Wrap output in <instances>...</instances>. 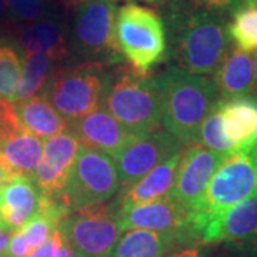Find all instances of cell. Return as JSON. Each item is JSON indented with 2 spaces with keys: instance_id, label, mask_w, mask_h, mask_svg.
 I'll list each match as a JSON object with an SVG mask.
<instances>
[{
  "instance_id": "cell-27",
  "label": "cell",
  "mask_w": 257,
  "mask_h": 257,
  "mask_svg": "<svg viewBox=\"0 0 257 257\" xmlns=\"http://www.w3.org/2000/svg\"><path fill=\"white\" fill-rule=\"evenodd\" d=\"M197 143L210 149V150H214V152H219L223 155H230V146L226 138H224V135H223V128H221V114L219 101L213 107V110L207 114V117L203 120L200 130H199Z\"/></svg>"
},
{
  "instance_id": "cell-29",
  "label": "cell",
  "mask_w": 257,
  "mask_h": 257,
  "mask_svg": "<svg viewBox=\"0 0 257 257\" xmlns=\"http://www.w3.org/2000/svg\"><path fill=\"white\" fill-rule=\"evenodd\" d=\"M64 234L62 226H60L43 244H40L39 247L35 248L29 257H56V253L62 246Z\"/></svg>"
},
{
  "instance_id": "cell-10",
  "label": "cell",
  "mask_w": 257,
  "mask_h": 257,
  "mask_svg": "<svg viewBox=\"0 0 257 257\" xmlns=\"http://www.w3.org/2000/svg\"><path fill=\"white\" fill-rule=\"evenodd\" d=\"M226 156L199 143L184 147L175 183L169 194L187 210L193 211L203 199L207 184Z\"/></svg>"
},
{
  "instance_id": "cell-4",
  "label": "cell",
  "mask_w": 257,
  "mask_h": 257,
  "mask_svg": "<svg viewBox=\"0 0 257 257\" xmlns=\"http://www.w3.org/2000/svg\"><path fill=\"white\" fill-rule=\"evenodd\" d=\"M257 194V142L248 149L224 157L207 184L197 207L190 211L189 241L196 243L197 231L206 220Z\"/></svg>"
},
{
  "instance_id": "cell-40",
  "label": "cell",
  "mask_w": 257,
  "mask_h": 257,
  "mask_svg": "<svg viewBox=\"0 0 257 257\" xmlns=\"http://www.w3.org/2000/svg\"><path fill=\"white\" fill-rule=\"evenodd\" d=\"M243 2H256V0H243Z\"/></svg>"
},
{
  "instance_id": "cell-33",
  "label": "cell",
  "mask_w": 257,
  "mask_h": 257,
  "mask_svg": "<svg viewBox=\"0 0 257 257\" xmlns=\"http://www.w3.org/2000/svg\"><path fill=\"white\" fill-rule=\"evenodd\" d=\"M64 234V233H63ZM56 257H74V253L72 247H70V244H69V241L66 240L64 237L63 243H62V246L60 248L57 250V253H56Z\"/></svg>"
},
{
  "instance_id": "cell-13",
  "label": "cell",
  "mask_w": 257,
  "mask_h": 257,
  "mask_svg": "<svg viewBox=\"0 0 257 257\" xmlns=\"http://www.w3.org/2000/svg\"><path fill=\"white\" fill-rule=\"evenodd\" d=\"M79 147V140L69 127L43 143V155L32 177L43 196L62 199L64 183Z\"/></svg>"
},
{
  "instance_id": "cell-1",
  "label": "cell",
  "mask_w": 257,
  "mask_h": 257,
  "mask_svg": "<svg viewBox=\"0 0 257 257\" xmlns=\"http://www.w3.org/2000/svg\"><path fill=\"white\" fill-rule=\"evenodd\" d=\"M167 22V56L176 66L199 76L214 73L230 42L227 23L221 15L203 9H173Z\"/></svg>"
},
{
  "instance_id": "cell-23",
  "label": "cell",
  "mask_w": 257,
  "mask_h": 257,
  "mask_svg": "<svg viewBox=\"0 0 257 257\" xmlns=\"http://www.w3.org/2000/svg\"><path fill=\"white\" fill-rule=\"evenodd\" d=\"M19 43L25 57L46 53L53 62L62 60L67 53V45L60 26L53 20H36L19 32Z\"/></svg>"
},
{
  "instance_id": "cell-5",
  "label": "cell",
  "mask_w": 257,
  "mask_h": 257,
  "mask_svg": "<svg viewBox=\"0 0 257 257\" xmlns=\"http://www.w3.org/2000/svg\"><path fill=\"white\" fill-rule=\"evenodd\" d=\"M114 39L128 67L140 74H149L167 56L163 19L156 10L138 3H127L117 9Z\"/></svg>"
},
{
  "instance_id": "cell-28",
  "label": "cell",
  "mask_w": 257,
  "mask_h": 257,
  "mask_svg": "<svg viewBox=\"0 0 257 257\" xmlns=\"http://www.w3.org/2000/svg\"><path fill=\"white\" fill-rule=\"evenodd\" d=\"M5 3L20 20H36L43 13L42 0H5Z\"/></svg>"
},
{
  "instance_id": "cell-37",
  "label": "cell",
  "mask_w": 257,
  "mask_h": 257,
  "mask_svg": "<svg viewBox=\"0 0 257 257\" xmlns=\"http://www.w3.org/2000/svg\"><path fill=\"white\" fill-rule=\"evenodd\" d=\"M64 3L67 5V6H72V8H77L80 3H83V2H86V0H63Z\"/></svg>"
},
{
  "instance_id": "cell-34",
  "label": "cell",
  "mask_w": 257,
  "mask_h": 257,
  "mask_svg": "<svg viewBox=\"0 0 257 257\" xmlns=\"http://www.w3.org/2000/svg\"><path fill=\"white\" fill-rule=\"evenodd\" d=\"M10 179H12V177H10V176L8 175V172L3 169V166L0 165V193H2V189L5 187V184L8 183Z\"/></svg>"
},
{
  "instance_id": "cell-38",
  "label": "cell",
  "mask_w": 257,
  "mask_h": 257,
  "mask_svg": "<svg viewBox=\"0 0 257 257\" xmlns=\"http://www.w3.org/2000/svg\"><path fill=\"white\" fill-rule=\"evenodd\" d=\"M5 9H6V3H5V0H0V16L5 13Z\"/></svg>"
},
{
  "instance_id": "cell-35",
  "label": "cell",
  "mask_w": 257,
  "mask_h": 257,
  "mask_svg": "<svg viewBox=\"0 0 257 257\" xmlns=\"http://www.w3.org/2000/svg\"><path fill=\"white\" fill-rule=\"evenodd\" d=\"M10 239V233H6V231H0V254L2 251L5 250V247L8 246Z\"/></svg>"
},
{
  "instance_id": "cell-39",
  "label": "cell",
  "mask_w": 257,
  "mask_h": 257,
  "mask_svg": "<svg viewBox=\"0 0 257 257\" xmlns=\"http://www.w3.org/2000/svg\"><path fill=\"white\" fill-rule=\"evenodd\" d=\"M111 2H116V0H111ZM145 2H150V3H153V2H162V0H145Z\"/></svg>"
},
{
  "instance_id": "cell-6",
  "label": "cell",
  "mask_w": 257,
  "mask_h": 257,
  "mask_svg": "<svg viewBox=\"0 0 257 257\" xmlns=\"http://www.w3.org/2000/svg\"><path fill=\"white\" fill-rule=\"evenodd\" d=\"M107 82L106 64L86 60L56 72L42 93L69 123L100 109Z\"/></svg>"
},
{
  "instance_id": "cell-11",
  "label": "cell",
  "mask_w": 257,
  "mask_h": 257,
  "mask_svg": "<svg viewBox=\"0 0 257 257\" xmlns=\"http://www.w3.org/2000/svg\"><path fill=\"white\" fill-rule=\"evenodd\" d=\"M196 243L257 247V194L204 221L197 231Z\"/></svg>"
},
{
  "instance_id": "cell-12",
  "label": "cell",
  "mask_w": 257,
  "mask_h": 257,
  "mask_svg": "<svg viewBox=\"0 0 257 257\" xmlns=\"http://www.w3.org/2000/svg\"><path fill=\"white\" fill-rule=\"evenodd\" d=\"M183 147L184 145L179 139L162 128L128 145L114 157L119 172L120 190L136 183L159 163Z\"/></svg>"
},
{
  "instance_id": "cell-9",
  "label": "cell",
  "mask_w": 257,
  "mask_h": 257,
  "mask_svg": "<svg viewBox=\"0 0 257 257\" xmlns=\"http://www.w3.org/2000/svg\"><path fill=\"white\" fill-rule=\"evenodd\" d=\"M117 8L111 0H86L76 8V49L92 62L117 64L123 60L114 39Z\"/></svg>"
},
{
  "instance_id": "cell-36",
  "label": "cell",
  "mask_w": 257,
  "mask_h": 257,
  "mask_svg": "<svg viewBox=\"0 0 257 257\" xmlns=\"http://www.w3.org/2000/svg\"><path fill=\"white\" fill-rule=\"evenodd\" d=\"M253 73H254V90L257 93V52L253 59Z\"/></svg>"
},
{
  "instance_id": "cell-3",
  "label": "cell",
  "mask_w": 257,
  "mask_h": 257,
  "mask_svg": "<svg viewBox=\"0 0 257 257\" xmlns=\"http://www.w3.org/2000/svg\"><path fill=\"white\" fill-rule=\"evenodd\" d=\"M101 107L138 139L156 132L162 124L153 76L138 73L128 66H117L109 76Z\"/></svg>"
},
{
  "instance_id": "cell-17",
  "label": "cell",
  "mask_w": 257,
  "mask_h": 257,
  "mask_svg": "<svg viewBox=\"0 0 257 257\" xmlns=\"http://www.w3.org/2000/svg\"><path fill=\"white\" fill-rule=\"evenodd\" d=\"M43 155V140L19 124L0 127V165L10 177H33Z\"/></svg>"
},
{
  "instance_id": "cell-8",
  "label": "cell",
  "mask_w": 257,
  "mask_h": 257,
  "mask_svg": "<svg viewBox=\"0 0 257 257\" xmlns=\"http://www.w3.org/2000/svg\"><path fill=\"white\" fill-rule=\"evenodd\" d=\"M74 257H110L121 236L114 203H99L72 211L62 223Z\"/></svg>"
},
{
  "instance_id": "cell-22",
  "label": "cell",
  "mask_w": 257,
  "mask_h": 257,
  "mask_svg": "<svg viewBox=\"0 0 257 257\" xmlns=\"http://www.w3.org/2000/svg\"><path fill=\"white\" fill-rule=\"evenodd\" d=\"M179 244L183 243L176 233L132 229L117 240L110 257H165Z\"/></svg>"
},
{
  "instance_id": "cell-26",
  "label": "cell",
  "mask_w": 257,
  "mask_h": 257,
  "mask_svg": "<svg viewBox=\"0 0 257 257\" xmlns=\"http://www.w3.org/2000/svg\"><path fill=\"white\" fill-rule=\"evenodd\" d=\"M22 59L13 45L0 42V101L15 104L22 76Z\"/></svg>"
},
{
  "instance_id": "cell-2",
  "label": "cell",
  "mask_w": 257,
  "mask_h": 257,
  "mask_svg": "<svg viewBox=\"0 0 257 257\" xmlns=\"http://www.w3.org/2000/svg\"><path fill=\"white\" fill-rule=\"evenodd\" d=\"M153 80L166 130L184 146L197 143L203 120L221 99L214 82L177 66L167 67Z\"/></svg>"
},
{
  "instance_id": "cell-16",
  "label": "cell",
  "mask_w": 257,
  "mask_h": 257,
  "mask_svg": "<svg viewBox=\"0 0 257 257\" xmlns=\"http://www.w3.org/2000/svg\"><path fill=\"white\" fill-rule=\"evenodd\" d=\"M42 193L32 177H12L0 193V231L15 233L26 226L40 209Z\"/></svg>"
},
{
  "instance_id": "cell-21",
  "label": "cell",
  "mask_w": 257,
  "mask_h": 257,
  "mask_svg": "<svg viewBox=\"0 0 257 257\" xmlns=\"http://www.w3.org/2000/svg\"><path fill=\"white\" fill-rule=\"evenodd\" d=\"M214 84L221 99H230L254 90L251 56L237 47H229L214 72Z\"/></svg>"
},
{
  "instance_id": "cell-30",
  "label": "cell",
  "mask_w": 257,
  "mask_h": 257,
  "mask_svg": "<svg viewBox=\"0 0 257 257\" xmlns=\"http://www.w3.org/2000/svg\"><path fill=\"white\" fill-rule=\"evenodd\" d=\"M197 6V9L209 10L214 13H223V12H233L243 3V0H192Z\"/></svg>"
},
{
  "instance_id": "cell-31",
  "label": "cell",
  "mask_w": 257,
  "mask_h": 257,
  "mask_svg": "<svg viewBox=\"0 0 257 257\" xmlns=\"http://www.w3.org/2000/svg\"><path fill=\"white\" fill-rule=\"evenodd\" d=\"M32 253V250L29 248L26 241L23 240L20 231H15L9 239L8 246L2 251L0 257H29Z\"/></svg>"
},
{
  "instance_id": "cell-14",
  "label": "cell",
  "mask_w": 257,
  "mask_h": 257,
  "mask_svg": "<svg viewBox=\"0 0 257 257\" xmlns=\"http://www.w3.org/2000/svg\"><path fill=\"white\" fill-rule=\"evenodd\" d=\"M189 219L190 210L167 194L162 199L142 203L123 211L119 214V224L123 233L132 229L176 233L179 234L182 243L187 244Z\"/></svg>"
},
{
  "instance_id": "cell-32",
  "label": "cell",
  "mask_w": 257,
  "mask_h": 257,
  "mask_svg": "<svg viewBox=\"0 0 257 257\" xmlns=\"http://www.w3.org/2000/svg\"><path fill=\"white\" fill-rule=\"evenodd\" d=\"M165 257H210V254H209V250L203 244L187 243V244L176 246Z\"/></svg>"
},
{
  "instance_id": "cell-20",
  "label": "cell",
  "mask_w": 257,
  "mask_h": 257,
  "mask_svg": "<svg viewBox=\"0 0 257 257\" xmlns=\"http://www.w3.org/2000/svg\"><path fill=\"white\" fill-rule=\"evenodd\" d=\"M13 113L19 127L42 140H47L69 127V123L55 110L43 93L28 100L16 101L13 104Z\"/></svg>"
},
{
  "instance_id": "cell-18",
  "label": "cell",
  "mask_w": 257,
  "mask_h": 257,
  "mask_svg": "<svg viewBox=\"0 0 257 257\" xmlns=\"http://www.w3.org/2000/svg\"><path fill=\"white\" fill-rule=\"evenodd\" d=\"M219 107L230 153L253 146L257 142V94L220 99Z\"/></svg>"
},
{
  "instance_id": "cell-7",
  "label": "cell",
  "mask_w": 257,
  "mask_h": 257,
  "mask_svg": "<svg viewBox=\"0 0 257 257\" xmlns=\"http://www.w3.org/2000/svg\"><path fill=\"white\" fill-rule=\"evenodd\" d=\"M119 190V172L114 160L97 150L79 147L62 193V199L70 213L106 203Z\"/></svg>"
},
{
  "instance_id": "cell-25",
  "label": "cell",
  "mask_w": 257,
  "mask_h": 257,
  "mask_svg": "<svg viewBox=\"0 0 257 257\" xmlns=\"http://www.w3.org/2000/svg\"><path fill=\"white\" fill-rule=\"evenodd\" d=\"M52 59L46 53H35L25 59L19 82L18 101L28 100L43 92L52 69Z\"/></svg>"
},
{
  "instance_id": "cell-19",
  "label": "cell",
  "mask_w": 257,
  "mask_h": 257,
  "mask_svg": "<svg viewBox=\"0 0 257 257\" xmlns=\"http://www.w3.org/2000/svg\"><path fill=\"white\" fill-rule=\"evenodd\" d=\"M183 149L177 150L172 156H169L162 163H159L155 169H152L136 183L121 189L120 194L113 202L117 207V213L121 214L123 211L128 210L138 204L153 202V200L167 196L175 183L176 173H177V167L182 159Z\"/></svg>"
},
{
  "instance_id": "cell-24",
  "label": "cell",
  "mask_w": 257,
  "mask_h": 257,
  "mask_svg": "<svg viewBox=\"0 0 257 257\" xmlns=\"http://www.w3.org/2000/svg\"><path fill=\"white\" fill-rule=\"evenodd\" d=\"M227 35L240 50L246 53L257 52V0L243 2L231 12Z\"/></svg>"
},
{
  "instance_id": "cell-15",
  "label": "cell",
  "mask_w": 257,
  "mask_h": 257,
  "mask_svg": "<svg viewBox=\"0 0 257 257\" xmlns=\"http://www.w3.org/2000/svg\"><path fill=\"white\" fill-rule=\"evenodd\" d=\"M69 128L76 135L82 146L101 152L111 159H114L128 145L139 140L104 107L82 119L69 121Z\"/></svg>"
}]
</instances>
